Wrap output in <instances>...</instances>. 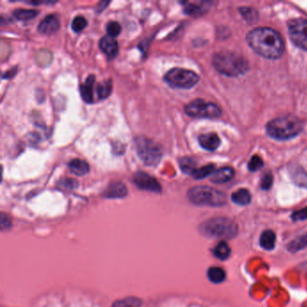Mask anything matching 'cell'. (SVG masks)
Instances as JSON below:
<instances>
[{
    "instance_id": "1",
    "label": "cell",
    "mask_w": 307,
    "mask_h": 307,
    "mask_svg": "<svg viewBox=\"0 0 307 307\" xmlns=\"http://www.w3.org/2000/svg\"><path fill=\"white\" fill-rule=\"evenodd\" d=\"M249 47L267 59H278L284 53V43L278 32L268 27H258L247 34Z\"/></svg>"
},
{
    "instance_id": "2",
    "label": "cell",
    "mask_w": 307,
    "mask_h": 307,
    "mask_svg": "<svg viewBox=\"0 0 307 307\" xmlns=\"http://www.w3.org/2000/svg\"><path fill=\"white\" fill-rule=\"evenodd\" d=\"M302 121L294 116L277 117L267 124V133L278 141H287L302 132Z\"/></svg>"
},
{
    "instance_id": "3",
    "label": "cell",
    "mask_w": 307,
    "mask_h": 307,
    "mask_svg": "<svg viewBox=\"0 0 307 307\" xmlns=\"http://www.w3.org/2000/svg\"><path fill=\"white\" fill-rule=\"evenodd\" d=\"M213 66L220 73L228 77H237L245 73L249 65L240 54L233 52H221L213 57Z\"/></svg>"
},
{
    "instance_id": "4",
    "label": "cell",
    "mask_w": 307,
    "mask_h": 307,
    "mask_svg": "<svg viewBox=\"0 0 307 307\" xmlns=\"http://www.w3.org/2000/svg\"><path fill=\"white\" fill-rule=\"evenodd\" d=\"M201 233L210 238L232 239L238 234V225L226 217L208 220L200 226Z\"/></svg>"
},
{
    "instance_id": "5",
    "label": "cell",
    "mask_w": 307,
    "mask_h": 307,
    "mask_svg": "<svg viewBox=\"0 0 307 307\" xmlns=\"http://www.w3.org/2000/svg\"><path fill=\"white\" fill-rule=\"evenodd\" d=\"M187 196L193 204L219 207L226 204V195L224 192L206 185H197L189 189Z\"/></svg>"
},
{
    "instance_id": "6",
    "label": "cell",
    "mask_w": 307,
    "mask_h": 307,
    "mask_svg": "<svg viewBox=\"0 0 307 307\" xmlns=\"http://www.w3.org/2000/svg\"><path fill=\"white\" fill-rule=\"evenodd\" d=\"M134 141L137 154L145 165L155 167L160 163L162 158V151L158 143L145 136L137 137Z\"/></svg>"
},
{
    "instance_id": "7",
    "label": "cell",
    "mask_w": 307,
    "mask_h": 307,
    "mask_svg": "<svg viewBox=\"0 0 307 307\" xmlns=\"http://www.w3.org/2000/svg\"><path fill=\"white\" fill-rule=\"evenodd\" d=\"M164 79L172 88H191L199 81V77L189 69L175 68L167 72Z\"/></svg>"
},
{
    "instance_id": "8",
    "label": "cell",
    "mask_w": 307,
    "mask_h": 307,
    "mask_svg": "<svg viewBox=\"0 0 307 307\" xmlns=\"http://www.w3.org/2000/svg\"><path fill=\"white\" fill-rule=\"evenodd\" d=\"M187 116L195 118H216L222 115L221 108L214 103H207L203 99H195L185 106Z\"/></svg>"
},
{
    "instance_id": "9",
    "label": "cell",
    "mask_w": 307,
    "mask_h": 307,
    "mask_svg": "<svg viewBox=\"0 0 307 307\" xmlns=\"http://www.w3.org/2000/svg\"><path fill=\"white\" fill-rule=\"evenodd\" d=\"M288 34L296 46L307 51V19L298 18L288 23Z\"/></svg>"
},
{
    "instance_id": "10",
    "label": "cell",
    "mask_w": 307,
    "mask_h": 307,
    "mask_svg": "<svg viewBox=\"0 0 307 307\" xmlns=\"http://www.w3.org/2000/svg\"><path fill=\"white\" fill-rule=\"evenodd\" d=\"M133 183L141 189L160 193L161 185L156 179L143 171H137L133 175Z\"/></svg>"
},
{
    "instance_id": "11",
    "label": "cell",
    "mask_w": 307,
    "mask_h": 307,
    "mask_svg": "<svg viewBox=\"0 0 307 307\" xmlns=\"http://www.w3.org/2000/svg\"><path fill=\"white\" fill-rule=\"evenodd\" d=\"M60 28V21L57 15H47L38 25V31L40 34L50 35L54 34Z\"/></svg>"
},
{
    "instance_id": "12",
    "label": "cell",
    "mask_w": 307,
    "mask_h": 307,
    "mask_svg": "<svg viewBox=\"0 0 307 307\" xmlns=\"http://www.w3.org/2000/svg\"><path fill=\"white\" fill-rule=\"evenodd\" d=\"M99 47L109 59L115 58L118 54L117 41L109 35H106L101 38L99 42Z\"/></svg>"
},
{
    "instance_id": "13",
    "label": "cell",
    "mask_w": 307,
    "mask_h": 307,
    "mask_svg": "<svg viewBox=\"0 0 307 307\" xmlns=\"http://www.w3.org/2000/svg\"><path fill=\"white\" fill-rule=\"evenodd\" d=\"M200 145L205 150L209 151H214L218 149L220 146V138L215 132H210L200 135L198 138Z\"/></svg>"
},
{
    "instance_id": "14",
    "label": "cell",
    "mask_w": 307,
    "mask_h": 307,
    "mask_svg": "<svg viewBox=\"0 0 307 307\" xmlns=\"http://www.w3.org/2000/svg\"><path fill=\"white\" fill-rule=\"evenodd\" d=\"M128 194L126 186L121 182H114L108 185L104 192V196L108 198H122Z\"/></svg>"
},
{
    "instance_id": "15",
    "label": "cell",
    "mask_w": 307,
    "mask_h": 307,
    "mask_svg": "<svg viewBox=\"0 0 307 307\" xmlns=\"http://www.w3.org/2000/svg\"><path fill=\"white\" fill-rule=\"evenodd\" d=\"M234 176V171L231 167H224L215 171L211 178V181L215 184H224L231 181Z\"/></svg>"
},
{
    "instance_id": "16",
    "label": "cell",
    "mask_w": 307,
    "mask_h": 307,
    "mask_svg": "<svg viewBox=\"0 0 307 307\" xmlns=\"http://www.w3.org/2000/svg\"><path fill=\"white\" fill-rule=\"evenodd\" d=\"M184 12L186 15H201L208 10L211 2H198V3H185Z\"/></svg>"
},
{
    "instance_id": "17",
    "label": "cell",
    "mask_w": 307,
    "mask_h": 307,
    "mask_svg": "<svg viewBox=\"0 0 307 307\" xmlns=\"http://www.w3.org/2000/svg\"><path fill=\"white\" fill-rule=\"evenodd\" d=\"M95 82V77L93 75L88 76L85 83L80 86V94L86 103H92L94 100L93 98V85Z\"/></svg>"
},
{
    "instance_id": "18",
    "label": "cell",
    "mask_w": 307,
    "mask_h": 307,
    "mask_svg": "<svg viewBox=\"0 0 307 307\" xmlns=\"http://www.w3.org/2000/svg\"><path fill=\"white\" fill-rule=\"evenodd\" d=\"M68 167L70 172H72L73 174L77 176L86 175L89 171V166L88 163L79 159H75V160L69 161Z\"/></svg>"
},
{
    "instance_id": "19",
    "label": "cell",
    "mask_w": 307,
    "mask_h": 307,
    "mask_svg": "<svg viewBox=\"0 0 307 307\" xmlns=\"http://www.w3.org/2000/svg\"><path fill=\"white\" fill-rule=\"evenodd\" d=\"M276 234L273 231L271 230H267L261 234L260 239H259V244L261 248L267 250H271L275 248V244H276Z\"/></svg>"
},
{
    "instance_id": "20",
    "label": "cell",
    "mask_w": 307,
    "mask_h": 307,
    "mask_svg": "<svg viewBox=\"0 0 307 307\" xmlns=\"http://www.w3.org/2000/svg\"><path fill=\"white\" fill-rule=\"evenodd\" d=\"M250 200H251L250 193H249V190H247L245 188L239 189V190L233 193V195H232V201L235 203L236 205H249V203H250Z\"/></svg>"
},
{
    "instance_id": "21",
    "label": "cell",
    "mask_w": 307,
    "mask_h": 307,
    "mask_svg": "<svg viewBox=\"0 0 307 307\" xmlns=\"http://www.w3.org/2000/svg\"><path fill=\"white\" fill-rule=\"evenodd\" d=\"M207 277L211 282L220 284L224 282L226 278V273L224 269L219 267H212L207 271Z\"/></svg>"
},
{
    "instance_id": "22",
    "label": "cell",
    "mask_w": 307,
    "mask_h": 307,
    "mask_svg": "<svg viewBox=\"0 0 307 307\" xmlns=\"http://www.w3.org/2000/svg\"><path fill=\"white\" fill-rule=\"evenodd\" d=\"M291 176L293 181L297 185L307 187V172L304 171L302 168L300 167L293 168Z\"/></svg>"
},
{
    "instance_id": "23",
    "label": "cell",
    "mask_w": 307,
    "mask_h": 307,
    "mask_svg": "<svg viewBox=\"0 0 307 307\" xmlns=\"http://www.w3.org/2000/svg\"><path fill=\"white\" fill-rule=\"evenodd\" d=\"M214 254L215 257L219 259H222V260L227 259L231 255V248L226 242L221 241L219 244L215 246L214 249Z\"/></svg>"
},
{
    "instance_id": "24",
    "label": "cell",
    "mask_w": 307,
    "mask_h": 307,
    "mask_svg": "<svg viewBox=\"0 0 307 307\" xmlns=\"http://www.w3.org/2000/svg\"><path fill=\"white\" fill-rule=\"evenodd\" d=\"M39 14V11L35 9H16L13 12V15L16 19L21 21H27V20L34 19Z\"/></svg>"
},
{
    "instance_id": "25",
    "label": "cell",
    "mask_w": 307,
    "mask_h": 307,
    "mask_svg": "<svg viewBox=\"0 0 307 307\" xmlns=\"http://www.w3.org/2000/svg\"><path fill=\"white\" fill-rule=\"evenodd\" d=\"M195 166H196L195 161L193 159L188 158V157L182 158L180 161V167H181V171H183L185 174L193 175V173L196 170Z\"/></svg>"
},
{
    "instance_id": "26",
    "label": "cell",
    "mask_w": 307,
    "mask_h": 307,
    "mask_svg": "<svg viewBox=\"0 0 307 307\" xmlns=\"http://www.w3.org/2000/svg\"><path fill=\"white\" fill-rule=\"evenodd\" d=\"M112 80H110V79L107 80V81H104L101 84H98V88H97L98 98L99 99H106V98H108L112 92Z\"/></svg>"
},
{
    "instance_id": "27",
    "label": "cell",
    "mask_w": 307,
    "mask_h": 307,
    "mask_svg": "<svg viewBox=\"0 0 307 307\" xmlns=\"http://www.w3.org/2000/svg\"><path fill=\"white\" fill-rule=\"evenodd\" d=\"M307 247V234L298 237L288 244V248L292 252H297L298 250L305 249Z\"/></svg>"
},
{
    "instance_id": "28",
    "label": "cell",
    "mask_w": 307,
    "mask_h": 307,
    "mask_svg": "<svg viewBox=\"0 0 307 307\" xmlns=\"http://www.w3.org/2000/svg\"><path fill=\"white\" fill-rule=\"evenodd\" d=\"M214 172H215V166L213 164H209V165L202 167L199 169H196L192 176L195 178V180H202L208 176L213 175Z\"/></svg>"
},
{
    "instance_id": "29",
    "label": "cell",
    "mask_w": 307,
    "mask_h": 307,
    "mask_svg": "<svg viewBox=\"0 0 307 307\" xmlns=\"http://www.w3.org/2000/svg\"><path fill=\"white\" fill-rule=\"evenodd\" d=\"M141 304L139 298H128L118 300L113 305L112 307H140Z\"/></svg>"
},
{
    "instance_id": "30",
    "label": "cell",
    "mask_w": 307,
    "mask_h": 307,
    "mask_svg": "<svg viewBox=\"0 0 307 307\" xmlns=\"http://www.w3.org/2000/svg\"><path fill=\"white\" fill-rule=\"evenodd\" d=\"M240 12L242 13L244 19L246 20L248 23H254L256 20L258 19L257 11L251 7H241Z\"/></svg>"
},
{
    "instance_id": "31",
    "label": "cell",
    "mask_w": 307,
    "mask_h": 307,
    "mask_svg": "<svg viewBox=\"0 0 307 307\" xmlns=\"http://www.w3.org/2000/svg\"><path fill=\"white\" fill-rule=\"evenodd\" d=\"M87 25H88V22H87L86 18L82 15H78V16L74 17V19L72 20L71 28L74 32L78 33V32H81L87 26Z\"/></svg>"
},
{
    "instance_id": "32",
    "label": "cell",
    "mask_w": 307,
    "mask_h": 307,
    "mask_svg": "<svg viewBox=\"0 0 307 307\" xmlns=\"http://www.w3.org/2000/svg\"><path fill=\"white\" fill-rule=\"evenodd\" d=\"M121 30L122 27L119 23L115 22V21H111L110 23H108V25H107V33L108 35L111 36V37H116L117 35H119L121 33Z\"/></svg>"
},
{
    "instance_id": "33",
    "label": "cell",
    "mask_w": 307,
    "mask_h": 307,
    "mask_svg": "<svg viewBox=\"0 0 307 307\" xmlns=\"http://www.w3.org/2000/svg\"><path fill=\"white\" fill-rule=\"evenodd\" d=\"M264 162L260 157L258 155H255L252 157L249 161V164H248V169L249 171L254 172V171H258V170H260L262 167H263Z\"/></svg>"
},
{
    "instance_id": "34",
    "label": "cell",
    "mask_w": 307,
    "mask_h": 307,
    "mask_svg": "<svg viewBox=\"0 0 307 307\" xmlns=\"http://www.w3.org/2000/svg\"><path fill=\"white\" fill-rule=\"evenodd\" d=\"M273 184V176L271 173H267L262 177L261 182H260V186L264 190H268L271 185Z\"/></svg>"
},
{
    "instance_id": "35",
    "label": "cell",
    "mask_w": 307,
    "mask_h": 307,
    "mask_svg": "<svg viewBox=\"0 0 307 307\" xmlns=\"http://www.w3.org/2000/svg\"><path fill=\"white\" fill-rule=\"evenodd\" d=\"M78 182L71 179H64L59 182V185L66 189H74L78 186Z\"/></svg>"
},
{
    "instance_id": "36",
    "label": "cell",
    "mask_w": 307,
    "mask_h": 307,
    "mask_svg": "<svg viewBox=\"0 0 307 307\" xmlns=\"http://www.w3.org/2000/svg\"><path fill=\"white\" fill-rule=\"evenodd\" d=\"M292 218L294 221H305V220H307V207L295 212L293 214Z\"/></svg>"
},
{
    "instance_id": "37",
    "label": "cell",
    "mask_w": 307,
    "mask_h": 307,
    "mask_svg": "<svg viewBox=\"0 0 307 307\" xmlns=\"http://www.w3.org/2000/svg\"><path fill=\"white\" fill-rule=\"evenodd\" d=\"M10 226H11V222H10L9 218L5 214H2L1 215V227H2V229H7V228H9Z\"/></svg>"
},
{
    "instance_id": "38",
    "label": "cell",
    "mask_w": 307,
    "mask_h": 307,
    "mask_svg": "<svg viewBox=\"0 0 307 307\" xmlns=\"http://www.w3.org/2000/svg\"><path fill=\"white\" fill-rule=\"evenodd\" d=\"M109 4H110L109 1H102V2H100V3L98 4L97 12H98V13L102 12L103 10L105 9Z\"/></svg>"
},
{
    "instance_id": "39",
    "label": "cell",
    "mask_w": 307,
    "mask_h": 307,
    "mask_svg": "<svg viewBox=\"0 0 307 307\" xmlns=\"http://www.w3.org/2000/svg\"><path fill=\"white\" fill-rule=\"evenodd\" d=\"M15 71H16V68H12V69H10L8 71H6L4 75H3V78H12V77H14L15 76Z\"/></svg>"
}]
</instances>
